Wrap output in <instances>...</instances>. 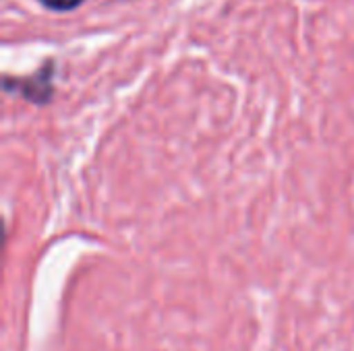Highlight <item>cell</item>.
I'll use <instances>...</instances> for the list:
<instances>
[{
    "label": "cell",
    "mask_w": 354,
    "mask_h": 351,
    "mask_svg": "<svg viewBox=\"0 0 354 351\" xmlns=\"http://www.w3.org/2000/svg\"><path fill=\"white\" fill-rule=\"evenodd\" d=\"M19 87H23V95L27 99L44 103L52 95V64H46L41 72H37L33 79H29Z\"/></svg>",
    "instance_id": "cell-1"
},
{
    "label": "cell",
    "mask_w": 354,
    "mask_h": 351,
    "mask_svg": "<svg viewBox=\"0 0 354 351\" xmlns=\"http://www.w3.org/2000/svg\"><path fill=\"white\" fill-rule=\"evenodd\" d=\"M46 8L56 10V12H66V10H75L79 4H83V0H39Z\"/></svg>",
    "instance_id": "cell-2"
}]
</instances>
